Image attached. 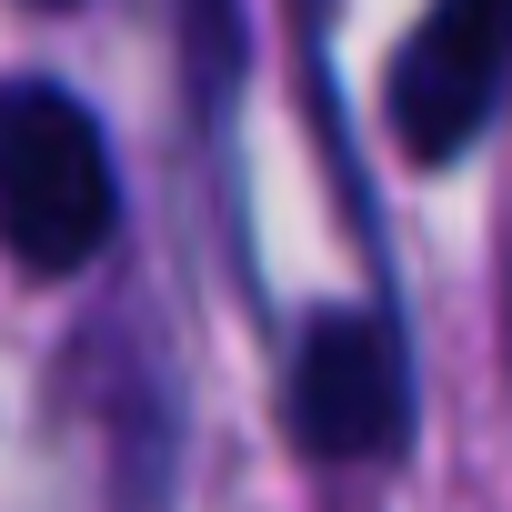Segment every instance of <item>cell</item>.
Here are the masks:
<instances>
[{
  "label": "cell",
  "mask_w": 512,
  "mask_h": 512,
  "mask_svg": "<svg viewBox=\"0 0 512 512\" xmlns=\"http://www.w3.org/2000/svg\"><path fill=\"white\" fill-rule=\"evenodd\" d=\"M41 11H61V0H41Z\"/></svg>",
  "instance_id": "cell-5"
},
{
  "label": "cell",
  "mask_w": 512,
  "mask_h": 512,
  "mask_svg": "<svg viewBox=\"0 0 512 512\" xmlns=\"http://www.w3.org/2000/svg\"><path fill=\"white\" fill-rule=\"evenodd\" d=\"M121 231L101 121L61 81H0V251L21 272H91Z\"/></svg>",
  "instance_id": "cell-1"
},
{
  "label": "cell",
  "mask_w": 512,
  "mask_h": 512,
  "mask_svg": "<svg viewBox=\"0 0 512 512\" xmlns=\"http://www.w3.org/2000/svg\"><path fill=\"white\" fill-rule=\"evenodd\" d=\"M181 41H191V81H201V101L231 91V71H241V21H231V0H181Z\"/></svg>",
  "instance_id": "cell-4"
},
{
  "label": "cell",
  "mask_w": 512,
  "mask_h": 512,
  "mask_svg": "<svg viewBox=\"0 0 512 512\" xmlns=\"http://www.w3.org/2000/svg\"><path fill=\"white\" fill-rule=\"evenodd\" d=\"M282 422L312 462H392L412 442V372L372 312H312L292 342Z\"/></svg>",
  "instance_id": "cell-2"
},
{
  "label": "cell",
  "mask_w": 512,
  "mask_h": 512,
  "mask_svg": "<svg viewBox=\"0 0 512 512\" xmlns=\"http://www.w3.org/2000/svg\"><path fill=\"white\" fill-rule=\"evenodd\" d=\"M512 71V0H432L392 61V131L412 161H462Z\"/></svg>",
  "instance_id": "cell-3"
}]
</instances>
